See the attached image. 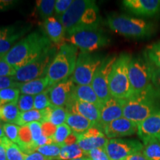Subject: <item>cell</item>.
Here are the masks:
<instances>
[{"mask_svg":"<svg viewBox=\"0 0 160 160\" xmlns=\"http://www.w3.org/2000/svg\"><path fill=\"white\" fill-rule=\"evenodd\" d=\"M43 111L45 117L44 122H49L57 127L66 123L68 115L69 113L65 108L56 107L53 105L43 110Z\"/></svg>","mask_w":160,"mask_h":160,"instance_id":"obj_25","label":"cell"},{"mask_svg":"<svg viewBox=\"0 0 160 160\" xmlns=\"http://www.w3.org/2000/svg\"><path fill=\"white\" fill-rule=\"evenodd\" d=\"M142 152L148 160H160V142L155 139L143 142Z\"/></svg>","mask_w":160,"mask_h":160,"instance_id":"obj_27","label":"cell"},{"mask_svg":"<svg viewBox=\"0 0 160 160\" xmlns=\"http://www.w3.org/2000/svg\"><path fill=\"white\" fill-rule=\"evenodd\" d=\"M2 141L5 145L6 150V155L8 160H25L26 154L23 153L22 151L17 144L13 143L9 140L6 137L2 139Z\"/></svg>","mask_w":160,"mask_h":160,"instance_id":"obj_30","label":"cell"},{"mask_svg":"<svg viewBox=\"0 0 160 160\" xmlns=\"http://www.w3.org/2000/svg\"><path fill=\"white\" fill-rule=\"evenodd\" d=\"M106 23L115 33L134 39H148L155 34L157 30V25L153 22L125 14H109Z\"/></svg>","mask_w":160,"mask_h":160,"instance_id":"obj_4","label":"cell"},{"mask_svg":"<svg viewBox=\"0 0 160 160\" xmlns=\"http://www.w3.org/2000/svg\"><path fill=\"white\" fill-rule=\"evenodd\" d=\"M62 145L58 144H51L38 147L36 151L41 153L44 157H47L50 160L59 159L60 151H61Z\"/></svg>","mask_w":160,"mask_h":160,"instance_id":"obj_33","label":"cell"},{"mask_svg":"<svg viewBox=\"0 0 160 160\" xmlns=\"http://www.w3.org/2000/svg\"><path fill=\"white\" fill-rule=\"evenodd\" d=\"M19 96L20 91L17 88L0 90V105L8 103H17Z\"/></svg>","mask_w":160,"mask_h":160,"instance_id":"obj_34","label":"cell"},{"mask_svg":"<svg viewBox=\"0 0 160 160\" xmlns=\"http://www.w3.org/2000/svg\"><path fill=\"white\" fill-rule=\"evenodd\" d=\"M137 133L142 142L150 139L160 142V110L138 125Z\"/></svg>","mask_w":160,"mask_h":160,"instance_id":"obj_20","label":"cell"},{"mask_svg":"<svg viewBox=\"0 0 160 160\" xmlns=\"http://www.w3.org/2000/svg\"><path fill=\"white\" fill-rule=\"evenodd\" d=\"M152 83L157 91L160 94V68L153 66V75H152Z\"/></svg>","mask_w":160,"mask_h":160,"instance_id":"obj_45","label":"cell"},{"mask_svg":"<svg viewBox=\"0 0 160 160\" xmlns=\"http://www.w3.org/2000/svg\"><path fill=\"white\" fill-rule=\"evenodd\" d=\"M65 108L69 113H78L82 115L90 120L94 126L100 128V110L97 106L77 100L72 94Z\"/></svg>","mask_w":160,"mask_h":160,"instance_id":"obj_16","label":"cell"},{"mask_svg":"<svg viewBox=\"0 0 160 160\" xmlns=\"http://www.w3.org/2000/svg\"><path fill=\"white\" fill-rule=\"evenodd\" d=\"M41 125L43 136L48 138H53L57 130V126L49 122H41Z\"/></svg>","mask_w":160,"mask_h":160,"instance_id":"obj_44","label":"cell"},{"mask_svg":"<svg viewBox=\"0 0 160 160\" xmlns=\"http://www.w3.org/2000/svg\"><path fill=\"white\" fill-rule=\"evenodd\" d=\"M102 131L108 139H118L135 134L138 131V125L122 117L104 126Z\"/></svg>","mask_w":160,"mask_h":160,"instance_id":"obj_17","label":"cell"},{"mask_svg":"<svg viewBox=\"0 0 160 160\" xmlns=\"http://www.w3.org/2000/svg\"><path fill=\"white\" fill-rule=\"evenodd\" d=\"M78 48L69 43L62 44L48 69L47 77L53 85L71 78L74 72Z\"/></svg>","mask_w":160,"mask_h":160,"instance_id":"obj_5","label":"cell"},{"mask_svg":"<svg viewBox=\"0 0 160 160\" xmlns=\"http://www.w3.org/2000/svg\"><path fill=\"white\" fill-rule=\"evenodd\" d=\"M87 157L91 160H111L105 148H95L87 153Z\"/></svg>","mask_w":160,"mask_h":160,"instance_id":"obj_41","label":"cell"},{"mask_svg":"<svg viewBox=\"0 0 160 160\" xmlns=\"http://www.w3.org/2000/svg\"><path fill=\"white\" fill-rule=\"evenodd\" d=\"M78 139H79V135L72 132L71 134L67 137V139L65 140V142L62 145H74V144H77Z\"/></svg>","mask_w":160,"mask_h":160,"instance_id":"obj_46","label":"cell"},{"mask_svg":"<svg viewBox=\"0 0 160 160\" xmlns=\"http://www.w3.org/2000/svg\"><path fill=\"white\" fill-rule=\"evenodd\" d=\"M4 124L2 123V121L0 120V139H2L4 137H5V131H4V128H3Z\"/></svg>","mask_w":160,"mask_h":160,"instance_id":"obj_51","label":"cell"},{"mask_svg":"<svg viewBox=\"0 0 160 160\" xmlns=\"http://www.w3.org/2000/svg\"><path fill=\"white\" fill-rule=\"evenodd\" d=\"M75 85L71 78L55 84L49 90V97L52 105L65 108L73 94Z\"/></svg>","mask_w":160,"mask_h":160,"instance_id":"obj_18","label":"cell"},{"mask_svg":"<svg viewBox=\"0 0 160 160\" xmlns=\"http://www.w3.org/2000/svg\"><path fill=\"white\" fill-rule=\"evenodd\" d=\"M51 89V88H50ZM39 93L34 97V109L38 111H43L52 105L49 97V90Z\"/></svg>","mask_w":160,"mask_h":160,"instance_id":"obj_36","label":"cell"},{"mask_svg":"<svg viewBox=\"0 0 160 160\" xmlns=\"http://www.w3.org/2000/svg\"><path fill=\"white\" fill-rule=\"evenodd\" d=\"M153 65L144 53L131 57L128 65V77L133 94L153 87Z\"/></svg>","mask_w":160,"mask_h":160,"instance_id":"obj_8","label":"cell"},{"mask_svg":"<svg viewBox=\"0 0 160 160\" xmlns=\"http://www.w3.org/2000/svg\"><path fill=\"white\" fill-rule=\"evenodd\" d=\"M117 59V57L116 56L105 57L91 82V87L94 90L102 104L112 97L109 91V77Z\"/></svg>","mask_w":160,"mask_h":160,"instance_id":"obj_11","label":"cell"},{"mask_svg":"<svg viewBox=\"0 0 160 160\" xmlns=\"http://www.w3.org/2000/svg\"><path fill=\"white\" fill-rule=\"evenodd\" d=\"M53 85L47 77L32 80L28 82L22 83L19 87L20 93L22 94L37 96L51 88Z\"/></svg>","mask_w":160,"mask_h":160,"instance_id":"obj_22","label":"cell"},{"mask_svg":"<svg viewBox=\"0 0 160 160\" xmlns=\"http://www.w3.org/2000/svg\"><path fill=\"white\" fill-rule=\"evenodd\" d=\"M57 48L52 45L48 50L22 68L17 69L13 77L16 82L25 83L39 78L45 77L48 69L57 54Z\"/></svg>","mask_w":160,"mask_h":160,"instance_id":"obj_9","label":"cell"},{"mask_svg":"<svg viewBox=\"0 0 160 160\" xmlns=\"http://www.w3.org/2000/svg\"><path fill=\"white\" fill-rule=\"evenodd\" d=\"M131 58L128 53H122L113 64L109 77V91L112 97L127 99L133 94L128 77Z\"/></svg>","mask_w":160,"mask_h":160,"instance_id":"obj_7","label":"cell"},{"mask_svg":"<svg viewBox=\"0 0 160 160\" xmlns=\"http://www.w3.org/2000/svg\"><path fill=\"white\" fill-rule=\"evenodd\" d=\"M125 160H148L144 156L142 152H138L134 154H132L126 159Z\"/></svg>","mask_w":160,"mask_h":160,"instance_id":"obj_48","label":"cell"},{"mask_svg":"<svg viewBox=\"0 0 160 160\" xmlns=\"http://www.w3.org/2000/svg\"><path fill=\"white\" fill-rule=\"evenodd\" d=\"M25 160H50L48 159L47 157H44L41 153H38V152L35 151L33 153H31V154L26 155Z\"/></svg>","mask_w":160,"mask_h":160,"instance_id":"obj_47","label":"cell"},{"mask_svg":"<svg viewBox=\"0 0 160 160\" xmlns=\"http://www.w3.org/2000/svg\"><path fill=\"white\" fill-rule=\"evenodd\" d=\"M105 57L99 54L80 53L71 79L77 85H91L96 72Z\"/></svg>","mask_w":160,"mask_h":160,"instance_id":"obj_10","label":"cell"},{"mask_svg":"<svg viewBox=\"0 0 160 160\" xmlns=\"http://www.w3.org/2000/svg\"><path fill=\"white\" fill-rule=\"evenodd\" d=\"M160 110V94L152 87L124 100L123 117L139 125Z\"/></svg>","mask_w":160,"mask_h":160,"instance_id":"obj_3","label":"cell"},{"mask_svg":"<svg viewBox=\"0 0 160 160\" xmlns=\"http://www.w3.org/2000/svg\"><path fill=\"white\" fill-rule=\"evenodd\" d=\"M66 124L69 126L73 133L81 135L94 125L90 120L78 113H68Z\"/></svg>","mask_w":160,"mask_h":160,"instance_id":"obj_24","label":"cell"},{"mask_svg":"<svg viewBox=\"0 0 160 160\" xmlns=\"http://www.w3.org/2000/svg\"><path fill=\"white\" fill-rule=\"evenodd\" d=\"M125 99L111 97L100 107V128L116 119L123 117V104Z\"/></svg>","mask_w":160,"mask_h":160,"instance_id":"obj_19","label":"cell"},{"mask_svg":"<svg viewBox=\"0 0 160 160\" xmlns=\"http://www.w3.org/2000/svg\"><path fill=\"white\" fill-rule=\"evenodd\" d=\"M73 96L77 100L93 104L98 108L102 106L99 97L91 85H77L73 90Z\"/></svg>","mask_w":160,"mask_h":160,"instance_id":"obj_23","label":"cell"},{"mask_svg":"<svg viewBox=\"0 0 160 160\" xmlns=\"http://www.w3.org/2000/svg\"><path fill=\"white\" fill-rule=\"evenodd\" d=\"M55 3V0H39L37 2V11L43 20L52 17L54 13Z\"/></svg>","mask_w":160,"mask_h":160,"instance_id":"obj_31","label":"cell"},{"mask_svg":"<svg viewBox=\"0 0 160 160\" xmlns=\"http://www.w3.org/2000/svg\"><path fill=\"white\" fill-rule=\"evenodd\" d=\"M0 160H8L5 145L2 139H0Z\"/></svg>","mask_w":160,"mask_h":160,"instance_id":"obj_49","label":"cell"},{"mask_svg":"<svg viewBox=\"0 0 160 160\" xmlns=\"http://www.w3.org/2000/svg\"><path fill=\"white\" fill-rule=\"evenodd\" d=\"M73 2V0H57L54 9L55 14L57 16L56 17L59 18L63 15L68 11Z\"/></svg>","mask_w":160,"mask_h":160,"instance_id":"obj_40","label":"cell"},{"mask_svg":"<svg viewBox=\"0 0 160 160\" xmlns=\"http://www.w3.org/2000/svg\"><path fill=\"white\" fill-rule=\"evenodd\" d=\"M72 160H87V158H79V159H72Z\"/></svg>","mask_w":160,"mask_h":160,"instance_id":"obj_52","label":"cell"},{"mask_svg":"<svg viewBox=\"0 0 160 160\" xmlns=\"http://www.w3.org/2000/svg\"><path fill=\"white\" fill-rule=\"evenodd\" d=\"M65 40L74 45L82 53L92 52L108 45L110 38L99 27H84L66 33Z\"/></svg>","mask_w":160,"mask_h":160,"instance_id":"obj_6","label":"cell"},{"mask_svg":"<svg viewBox=\"0 0 160 160\" xmlns=\"http://www.w3.org/2000/svg\"><path fill=\"white\" fill-rule=\"evenodd\" d=\"M144 53L152 65L160 68V40L148 46Z\"/></svg>","mask_w":160,"mask_h":160,"instance_id":"obj_32","label":"cell"},{"mask_svg":"<svg viewBox=\"0 0 160 160\" xmlns=\"http://www.w3.org/2000/svg\"><path fill=\"white\" fill-rule=\"evenodd\" d=\"M143 144L137 139H110L105 150L111 160H125L132 154L141 152Z\"/></svg>","mask_w":160,"mask_h":160,"instance_id":"obj_12","label":"cell"},{"mask_svg":"<svg viewBox=\"0 0 160 160\" xmlns=\"http://www.w3.org/2000/svg\"><path fill=\"white\" fill-rule=\"evenodd\" d=\"M122 5L138 17L151 18L160 15V0H125Z\"/></svg>","mask_w":160,"mask_h":160,"instance_id":"obj_15","label":"cell"},{"mask_svg":"<svg viewBox=\"0 0 160 160\" xmlns=\"http://www.w3.org/2000/svg\"><path fill=\"white\" fill-rule=\"evenodd\" d=\"M22 83L16 82L13 77H0V90L11 88H19Z\"/></svg>","mask_w":160,"mask_h":160,"instance_id":"obj_42","label":"cell"},{"mask_svg":"<svg viewBox=\"0 0 160 160\" xmlns=\"http://www.w3.org/2000/svg\"><path fill=\"white\" fill-rule=\"evenodd\" d=\"M44 120H45L44 111L33 109L28 111L21 112L17 125L19 126H25L32 122H42Z\"/></svg>","mask_w":160,"mask_h":160,"instance_id":"obj_28","label":"cell"},{"mask_svg":"<svg viewBox=\"0 0 160 160\" xmlns=\"http://www.w3.org/2000/svg\"><path fill=\"white\" fill-rule=\"evenodd\" d=\"M31 29L29 25L0 27V56H5Z\"/></svg>","mask_w":160,"mask_h":160,"instance_id":"obj_13","label":"cell"},{"mask_svg":"<svg viewBox=\"0 0 160 160\" xmlns=\"http://www.w3.org/2000/svg\"><path fill=\"white\" fill-rule=\"evenodd\" d=\"M85 156H86V153L78 145V144L72 145H62L59 159L72 160L83 158Z\"/></svg>","mask_w":160,"mask_h":160,"instance_id":"obj_29","label":"cell"},{"mask_svg":"<svg viewBox=\"0 0 160 160\" xmlns=\"http://www.w3.org/2000/svg\"><path fill=\"white\" fill-rule=\"evenodd\" d=\"M62 24L65 34L84 27H99V8L94 1L74 0L68 11L57 18Z\"/></svg>","mask_w":160,"mask_h":160,"instance_id":"obj_2","label":"cell"},{"mask_svg":"<svg viewBox=\"0 0 160 160\" xmlns=\"http://www.w3.org/2000/svg\"><path fill=\"white\" fill-rule=\"evenodd\" d=\"M87 160H91V159H89V158H87Z\"/></svg>","mask_w":160,"mask_h":160,"instance_id":"obj_53","label":"cell"},{"mask_svg":"<svg viewBox=\"0 0 160 160\" xmlns=\"http://www.w3.org/2000/svg\"><path fill=\"white\" fill-rule=\"evenodd\" d=\"M4 131L5 137L13 143L18 144L19 142V132L20 126L12 123H4Z\"/></svg>","mask_w":160,"mask_h":160,"instance_id":"obj_38","label":"cell"},{"mask_svg":"<svg viewBox=\"0 0 160 160\" xmlns=\"http://www.w3.org/2000/svg\"><path fill=\"white\" fill-rule=\"evenodd\" d=\"M31 130L32 137L35 144L37 142L39 141V139L42 137V125L41 122H32L29 125H28Z\"/></svg>","mask_w":160,"mask_h":160,"instance_id":"obj_43","label":"cell"},{"mask_svg":"<svg viewBox=\"0 0 160 160\" xmlns=\"http://www.w3.org/2000/svg\"><path fill=\"white\" fill-rule=\"evenodd\" d=\"M12 4L11 1H0V10H3Z\"/></svg>","mask_w":160,"mask_h":160,"instance_id":"obj_50","label":"cell"},{"mask_svg":"<svg viewBox=\"0 0 160 160\" xmlns=\"http://www.w3.org/2000/svg\"><path fill=\"white\" fill-rule=\"evenodd\" d=\"M72 133L71 129L67 124L65 123L63 125L57 126V130H56L55 134L53 136V143L58 144V145H62L67 137Z\"/></svg>","mask_w":160,"mask_h":160,"instance_id":"obj_35","label":"cell"},{"mask_svg":"<svg viewBox=\"0 0 160 160\" xmlns=\"http://www.w3.org/2000/svg\"><path fill=\"white\" fill-rule=\"evenodd\" d=\"M20 113L17 103L5 104L0 106V120L17 125Z\"/></svg>","mask_w":160,"mask_h":160,"instance_id":"obj_26","label":"cell"},{"mask_svg":"<svg viewBox=\"0 0 160 160\" xmlns=\"http://www.w3.org/2000/svg\"><path fill=\"white\" fill-rule=\"evenodd\" d=\"M34 96L21 94L17 101V107L20 112H25L34 109Z\"/></svg>","mask_w":160,"mask_h":160,"instance_id":"obj_37","label":"cell"},{"mask_svg":"<svg viewBox=\"0 0 160 160\" xmlns=\"http://www.w3.org/2000/svg\"><path fill=\"white\" fill-rule=\"evenodd\" d=\"M52 45L51 41L45 33L34 31L16 43L4 56V59L17 70L31 62Z\"/></svg>","mask_w":160,"mask_h":160,"instance_id":"obj_1","label":"cell"},{"mask_svg":"<svg viewBox=\"0 0 160 160\" xmlns=\"http://www.w3.org/2000/svg\"><path fill=\"white\" fill-rule=\"evenodd\" d=\"M43 28L45 34L51 42L60 44L65 37V30L62 24L55 17H51L44 20Z\"/></svg>","mask_w":160,"mask_h":160,"instance_id":"obj_21","label":"cell"},{"mask_svg":"<svg viewBox=\"0 0 160 160\" xmlns=\"http://www.w3.org/2000/svg\"><path fill=\"white\" fill-rule=\"evenodd\" d=\"M16 70L4 59V56H0V77H14Z\"/></svg>","mask_w":160,"mask_h":160,"instance_id":"obj_39","label":"cell"},{"mask_svg":"<svg viewBox=\"0 0 160 160\" xmlns=\"http://www.w3.org/2000/svg\"><path fill=\"white\" fill-rule=\"evenodd\" d=\"M108 139L102 130L97 126H93L82 134L79 135L77 144L86 153L87 157V153L91 150L105 148Z\"/></svg>","mask_w":160,"mask_h":160,"instance_id":"obj_14","label":"cell"}]
</instances>
